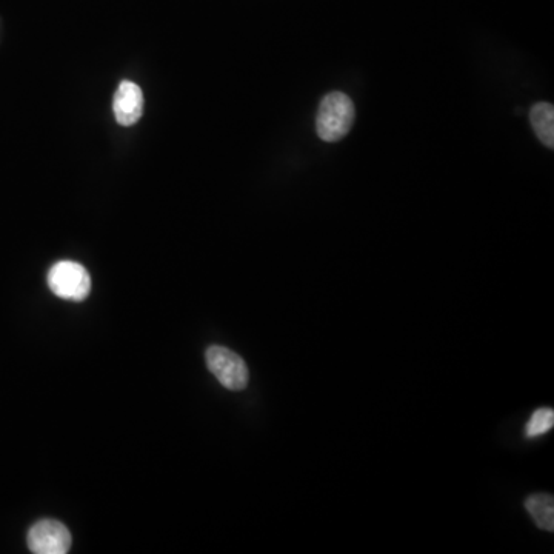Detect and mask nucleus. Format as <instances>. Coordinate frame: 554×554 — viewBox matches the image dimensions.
<instances>
[{"label": "nucleus", "instance_id": "obj_6", "mask_svg": "<svg viewBox=\"0 0 554 554\" xmlns=\"http://www.w3.org/2000/svg\"><path fill=\"white\" fill-rule=\"evenodd\" d=\"M530 121L539 141L548 148H554V108L547 102L533 105L530 111Z\"/></svg>", "mask_w": 554, "mask_h": 554}, {"label": "nucleus", "instance_id": "obj_3", "mask_svg": "<svg viewBox=\"0 0 554 554\" xmlns=\"http://www.w3.org/2000/svg\"><path fill=\"white\" fill-rule=\"evenodd\" d=\"M205 359L208 370L227 390L241 391L247 388L250 371L239 354L221 345H213L208 348Z\"/></svg>", "mask_w": 554, "mask_h": 554}, {"label": "nucleus", "instance_id": "obj_7", "mask_svg": "<svg viewBox=\"0 0 554 554\" xmlns=\"http://www.w3.org/2000/svg\"><path fill=\"white\" fill-rule=\"evenodd\" d=\"M525 508L541 530L554 531V499L551 494H533L525 502Z\"/></svg>", "mask_w": 554, "mask_h": 554}, {"label": "nucleus", "instance_id": "obj_2", "mask_svg": "<svg viewBox=\"0 0 554 554\" xmlns=\"http://www.w3.org/2000/svg\"><path fill=\"white\" fill-rule=\"evenodd\" d=\"M48 285L57 298L82 302L90 296L91 277L84 265L62 261L53 265L48 273Z\"/></svg>", "mask_w": 554, "mask_h": 554}, {"label": "nucleus", "instance_id": "obj_5", "mask_svg": "<svg viewBox=\"0 0 554 554\" xmlns=\"http://www.w3.org/2000/svg\"><path fill=\"white\" fill-rule=\"evenodd\" d=\"M113 111L117 124L124 127L136 124L144 113V94L141 88L133 82H122L114 94Z\"/></svg>", "mask_w": 554, "mask_h": 554}, {"label": "nucleus", "instance_id": "obj_1", "mask_svg": "<svg viewBox=\"0 0 554 554\" xmlns=\"http://www.w3.org/2000/svg\"><path fill=\"white\" fill-rule=\"evenodd\" d=\"M354 122V105L347 94H327L322 99L316 119V130L324 142H339L350 133Z\"/></svg>", "mask_w": 554, "mask_h": 554}, {"label": "nucleus", "instance_id": "obj_4", "mask_svg": "<svg viewBox=\"0 0 554 554\" xmlns=\"http://www.w3.org/2000/svg\"><path fill=\"white\" fill-rule=\"evenodd\" d=\"M27 542L34 554H65L71 548V533L62 522L45 519L30 528Z\"/></svg>", "mask_w": 554, "mask_h": 554}, {"label": "nucleus", "instance_id": "obj_8", "mask_svg": "<svg viewBox=\"0 0 554 554\" xmlns=\"http://www.w3.org/2000/svg\"><path fill=\"white\" fill-rule=\"evenodd\" d=\"M553 425L554 411L551 408H541V410L534 411L528 421L527 427H525V436L530 439L539 438V436L547 434Z\"/></svg>", "mask_w": 554, "mask_h": 554}]
</instances>
